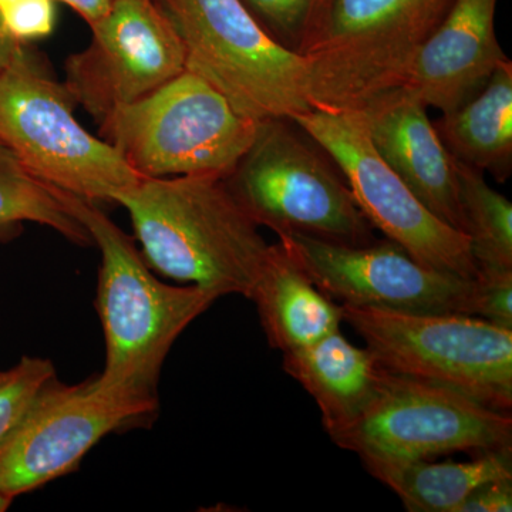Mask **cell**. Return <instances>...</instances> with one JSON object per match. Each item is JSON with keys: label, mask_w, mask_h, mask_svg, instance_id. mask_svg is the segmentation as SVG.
<instances>
[{"label": "cell", "mask_w": 512, "mask_h": 512, "mask_svg": "<svg viewBox=\"0 0 512 512\" xmlns=\"http://www.w3.org/2000/svg\"><path fill=\"white\" fill-rule=\"evenodd\" d=\"M333 158L360 210L421 264L474 279L467 235L439 220L377 154L362 110L312 109L293 117Z\"/></svg>", "instance_id": "obj_9"}, {"label": "cell", "mask_w": 512, "mask_h": 512, "mask_svg": "<svg viewBox=\"0 0 512 512\" xmlns=\"http://www.w3.org/2000/svg\"><path fill=\"white\" fill-rule=\"evenodd\" d=\"M0 20L20 43L52 35L55 0H0Z\"/></svg>", "instance_id": "obj_24"}, {"label": "cell", "mask_w": 512, "mask_h": 512, "mask_svg": "<svg viewBox=\"0 0 512 512\" xmlns=\"http://www.w3.org/2000/svg\"><path fill=\"white\" fill-rule=\"evenodd\" d=\"M464 234L480 271L512 269V204L476 168L457 161Z\"/></svg>", "instance_id": "obj_21"}, {"label": "cell", "mask_w": 512, "mask_h": 512, "mask_svg": "<svg viewBox=\"0 0 512 512\" xmlns=\"http://www.w3.org/2000/svg\"><path fill=\"white\" fill-rule=\"evenodd\" d=\"M177 29L185 70L251 119H293L313 109L305 57L266 32L242 0H157Z\"/></svg>", "instance_id": "obj_6"}, {"label": "cell", "mask_w": 512, "mask_h": 512, "mask_svg": "<svg viewBox=\"0 0 512 512\" xmlns=\"http://www.w3.org/2000/svg\"><path fill=\"white\" fill-rule=\"evenodd\" d=\"M53 376L55 366L43 357H22L18 365L0 372V446L16 430L36 394Z\"/></svg>", "instance_id": "obj_23"}, {"label": "cell", "mask_w": 512, "mask_h": 512, "mask_svg": "<svg viewBox=\"0 0 512 512\" xmlns=\"http://www.w3.org/2000/svg\"><path fill=\"white\" fill-rule=\"evenodd\" d=\"M476 311L474 316L488 320L500 328L512 330L511 271H480L476 278Z\"/></svg>", "instance_id": "obj_25"}, {"label": "cell", "mask_w": 512, "mask_h": 512, "mask_svg": "<svg viewBox=\"0 0 512 512\" xmlns=\"http://www.w3.org/2000/svg\"><path fill=\"white\" fill-rule=\"evenodd\" d=\"M90 29L89 46L67 59L64 86L97 123L185 70L183 42L157 0H116Z\"/></svg>", "instance_id": "obj_13"}, {"label": "cell", "mask_w": 512, "mask_h": 512, "mask_svg": "<svg viewBox=\"0 0 512 512\" xmlns=\"http://www.w3.org/2000/svg\"><path fill=\"white\" fill-rule=\"evenodd\" d=\"M76 101L23 46L0 72V143L43 183L93 202H116L140 175L74 116Z\"/></svg>", "instance_id": "obj_4"}, {"label": "cell", "mask_w": 512, "mask_h": 512, "mask_svg": "<svg viewBox=\"0 0 512 512\" xmlns=\"http://www.w3.org/2000/svg\"><path fill=\"white\" fill-rule=\"evenodd\" d=\"M23 46L25 43L18 42L15 37L10 35L0 20V72L9 66Z\"/></svg>", "instance_id": "obj_28"}, {"label": "cell", "mask_w": 512, "mask_h": 512, "mask_svg": "<svg viewBox=\"0 0 512 512\" xmlns=\"http://www.w3.org/2000/svg\"><path fill=\"white\" fill-rule=\"evenodd\" d=\"M279 244L339 305L412 313L476 311V281L421 264L390 239L343 245L303 235Z\"/></svg>", "instance_id": "obj_12"}, {"label": "cell", "mask_w": 512, "mask_h": 512, "mask_svg": "<svg viewBox=\"0 0 512 512\" xmlns=\"http://www.w3.org/2000/svg\"><path fill=\"white\" fill-rule=\"evenodd\" d=\"M332 441L359 458L429 460L512 447V417L456 390L387 370L362 416Z\"/></svg>", "instance_id": "obj_10"}, {"label": "cell", "mask_w": 512, "mask_h": 512, "mask_svg": "<svg viewBox=\"0 0 512 512\" xmlns=\"http://www.w3.org/2000/svg\"><path fill=\"white\" fill-rule=\"evenodd\" d=\"M362 113L384 163L427 210L464 234L456 158L444 146L427 107L400 87L380 94Z\"/></svg>", "instance_id": "obj_15"}, {"label": "cell", "mask_w": 512, "mask_h": 512, "mask_svg": "<svg viewBox=\"0 0 512 512\" xmlns=\"http://www.w3.org/2000/svg\"><path fill=\"white\" fill-rule=\"evenodd\" d=\"M282 355L286 375L318 404L330 440L362 416L387 375L372 350L350 342L340 330Z\"/></svg>", "instance_id": "obj_16"}, {"label": "cell", "mask_w": 512, "mask_h": 512, "mask_svg": "<svg viewBox=\"0 0 512 512\" xmlns=\"http://www.w3.org/2000/svg\"><path fill=\"white\" fill-rule=\"evenodd\" d=\"M25 222L55 229L80 247L93 244L89 232L64 208L53 187L36 178L0 143V242L18 237Z\"/></svg>", "instance_id": "obj_20"}, {"label": "cell", "mask_w": 512, "mask_h": 512, "mask_svg": "<svg viewBox=\"0 0 512 512\" xmlns=\"http://www.w3.org/2000/svg\"><path fill=\"white\" fill-rule=\"evenodd\" d=\"M451 156L498 183L512 171V62L507 60L473 99L434 124Z\"/></svg>", "instance_id": "obj_19"}, {"label": "cell", "mask_w": 512, "mask_h": 512, "mask_svg": "<svg viewBox=\"0 0 512 512\" xmlns=\"http://www.w3.org/2000/svg\"><path fill=\"white\" fill-rule=\"evenodd\" d=\"M59 2L70 6L77 15L86 20L87 25L93 26L110 12L116 0H59Z\"/></svg>", "instance_id": "obj_27"}, {"label": "cell", "mask_w": 512, "mask_h": 512, "mask_svg": "<svg viewBox=\"0 0 512 512\" xmlns=\"http://www.w3.org/2000/svg\"><path fill=\"white\" fill-rule=\"evenodd\" d=\"M12 503L13 498H10L9 495L0 493V512L8 511Z\"/></svg>", "instance_id": "obj_29"}, {"label": "cell", "mask_w": 512, "mask_h": 512, "mask_svg": "<svg viewBox=\"0 0 512 512\" xmlns=\"http://www.w3.org/2000/svg\"><path fill=\"white\" fill-rule=\"evenodd\" d=\"M224 180L249 218L278 238L343 245L377 239L338 164L295 120L261 121L254 143Z\"/></svg>", "instance_id": "obj_3"}, {"label": "cell", "mask_w": 512, "mask_h": 512, "mask_svg": "<svg viewBox=\"0 0 512 512\" xmlns=\"http://www.w3.org/2000/svg\"><path fill=\"white\" fill-rule=\"evenodd\" d=\"M497 0H451L424 40L403 89L441 114L483 90L507 55L495 35Z\"/></svg>", "instance_id": "obj_14"}, {"label": "cell", "mask_w": 512, "mask_h": 512, "mask_svg": "<svg viewBox=\"0 0 512 512\" xmlns=\"http://www.w3.org/2000/svg\"><path fill=\"white\" fill-rule=\"evenodd\" d=\"M367 473L389 487L410 512H457L474 491L512 478V447L481 451L463 463L360 458Z\"/></svg>", "instance_id": "obj_18"}, {"label": "cell", "mask_w": 512, "mask_h": 512, "mask_svg": "<svg viewBox=\"0 0 512 512\" xmlns=\"http://www.w3.org/2000/svg\"><path fill=\"white\" fill-rule=\"evenodd\" d=\"M53 190L100 249L94 306L106 345L101 382L134 399L158 403L161 370L175 340L221 296L200 286L160 281L133 239L97 202Z\"/></svg>", "instance_id": "obj_2"}, {"label": "cell", "mask_w": 512, "mask_h": 512, "mask_svg": "<svg viewBox=\"0 0 512 512\" xmlns=\"http://www.w3.org/2000/svg\"><path fill=\"white\" fill-rule=\"evenodd\" d=\"M248 299L269 346L282 353L319 342L343 322L342 305L320 291L279 242L271 245Z\"/></svg>", "instance_id": "obj_17"}, {"label": "cell", "mask_w": 512, "mask_h": 512, "mask_svg": "<svg viewBox=\"0 0 512 512\" xmlns=\"http://www.w3.org/2000/svg\"><path fill=\"white\" fill-rule=\"evenodd\" d=\"M448 0H333L328 26L303 55L313 109L363 110L400 89Z\"/></svg>", "instance_id": "obj_8"}, {"label": "cell", "mask_w": 512, "mask_h": 512, "mask_svg": "<svg viewBox=\"0 0 512 512\" xmlns=\"http://www.w3.org/2000/svg\"><path fill=\"white\" fill-rule=\"evenodd\" d=\"M116 204L126 208L141 255L157 274L249 298L271 245L222 175L141 177Z\"/></svg>", "instance_id": "obj_1"}, {"label": "cell", "mask_w": 512, "mask_h": 512, "mask_svg": "<svg viewBox=\"0 0 512 512\" xmlns=\"http://www.w3.org/2000/svg\"><path fill=\"white\" fill-rule=\"evenodd\" d=\"M512 478L493 481L474 491L457 512H511Z\"/></svg>", "instance_id": "obj_26"}, {"label": "cell", "mask_w": 512, "mask_h": 512, "mask_svg": "<svg viewBox=\"0 0 512 512\" xmlns=\"http://www.w3.org/2000/svg\"><path fill=\"white\" fill-rule=\"evenodd\" d=\"M100 124V136L140 177H225L247 153L261 121L239 113L202 77L184 70Z\"/></svg>", "instance_id": "obj_5"}, {"label": "cell", "mask_w": 512, "mask_h": 512, "mask_svg": "<svg viewBox=\"0 0 512 512\" xmlns=\"http://www.w3.org/2000/svg\"><path fill=\"white\" fill-rule=\"evenodd\" d=\"M276 42L305 55L328 26L333 0H242Z\"/></svg>", "instance_id": "obj_22"}, {"label": "cell", "mask_w": 512, "mask_h": 512, "mask_svg": "<svg viewBox=\"0 0 512 512\" xmlns=\"http://www.w3.org/2000/svg\"><path fill=\"white\" fill-rule=\"evenodd\" d=\"M158 403L117 392L99 375L77 384L47 380L0 446V493L15 500L74 473L101 439L151 420Z\"/></svg>", "instance_id": "obj_11"}, {"label": "cell", "mask_w": 512, "mask_h": 512, "mask_svg": "<svg viewBox=\"0 0 512 512\" xmlns=\"http://www.w3.org/2000/svg\"><path fill=\"white\" fill-rule=\"evenodd\" d=\"M348 323L389 372L456 390L500 412L512 407V330L464 313L342 305Z\"/></svg>", "instance_id": "obj_7"}]
</instances>
